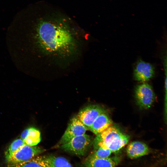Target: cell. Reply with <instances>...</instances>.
Listing matches in <instances>:
<instances>
[{"label": "cell", "mask_w": 167, "mask_h": 167, "mask_svg": "<svg viewBox=\"0 0 167 167\" xmlns=\"http://www.w3.org/2000/svg\"><path fill=\"white\" fill-rule=\"evenodd\" d=\"M130 137L112 126L96 135L94 140V148L100 147L108 149L112 152L117 151L128 142Z\"/></svg>", "instance_id": "obj_2"}, {"label": "cell", "mask_w": 167, "mask_h": 167, "mask_svg": "<svg viewBox=\"0 0 167 167\" xmlns=\"http://www.w3.org/2000/svg\"><path fill=\"white\" fill-rule=\"evenodd\" d=\"M87 130V127L77 116L73 117L59 142V144H64L75 137L85 134Z\"/></svg>", "instance_id": "obj_6"}, {"label": "cell", "mask_w": 167, "mask_h": 167, "mask_svg": "<svg viewBox=\"0 0 167 167\" xmlns=\"http://www.w3.org/2000/svg\"><path fill=\"white\" fill-rule=\"evenodd\" d=\"M84 165L87 167H114L116 164L110 158H99L89 156L84 162Z\"/></svg>", "instance_id": "obj_12"}, {"label": "cell", "mask_w": 167, "mask_h": 167, "mask_svg": "<svg viewBox=\"0 0 167 167\" xmlns=\"http://www.w3.org/2000/svg\"><path fill=\"white\" fill-rule=\"evenodd\" d=\"M45 149L36 146L25 144L16 150L7 162V166L15 167L18 164L29 161L34 157L43 153Z\"/></svg>", "instance_id": "obj_4"}, {"label": "cell", "mask_w": 167, "mask_h": 167, "mask_svg": "<svg viewBox=\"0 0 167 167\" xmlns=\"http://www.w3.org/2000/svg\"><path fill=\"white\" fill-rule=\"evenodd\" d=\"M25 144L24 141L21 138L13 141L5 152V156L6 162L10 160L13 154L16 150Z\"/></svg>", "instance_id": "obj_14"}, {"label": "cell", "mask_w": 167, "mask_h": 167, "mask_svg": "<svg viewBox=\"0 0 167 167\" xmlns=\"http://www.w3.org/2000/svg\"><path fill=\"white\" fill-rule=\"evenodd\" d=\"M105 112V110L100 106L90 105L81 109L77 117L89 130L95 119L99 115Z\"/></svg>", "instance_id": "obj_7"}, {"label": "cell", "mask_w": 167, "mask_h": 167, "mask_svg": "<svg viewBox=\"0 0 167 167\" xmlns=\"http://www.w3.org/2000/svg\"><path fill=\"white\" fill-rule=\"evenodd\" d=\"M95 150L90 156L96 158H105L108 157L111 154L112 151L108 149H104L98 147L94 148Z\"/></svg>", "instance_id": "obj_15"}, {"label": "cell", "mask_w": 167, "mask_h": 167, "mask_svg": "<svg viewBox=\"0 0 167 167\" xmlns=\"http://www.w3.org/2000/svg\"><path fill=\"white\" fill-rule=\"evenodd\" d=\"M154 74V68L151 64L142 60L136 63L134 70V76L135 80L145 82L153 77Z\"/></svg>", "instance_id": "obj_8"}, {"label": "cell", "mask_w": 167, "mask_h": 167, "mask_svg": "<svg viewBox=\"0 0 167 167\" xmlns=\"http://www.w3.org/2000/svg\"><path fill=\"white\" fill-rule=\"evenodd\" d=\"M112 124L111 119L108 115L105 112L99 115L95 119L89 130L96 135L112 126Z\"/></svg>", "instance_id": "obj_10"}, {"label": "cell", "mask_w": 167, "mask_h": 167, "mask_svg": "<svg viewBox=\"0 0 167 167\" xmlns=\"http://www.w3.org/2000/svg\"><path fill=\"white\" fill-rule=\"evenodd\" d=\"M149 149L145 143L139 141L130 143L126 149L127 156L132 159H136L147 155L149 152Z\"/></svg>", "instance_id": "obj_9"}, {"label": "cell", "mask_w": 167, "mask_h": 167, "mask_svg": "<svg viewBox=\"0 0 167 167\" xmlns=\"http://www.w3.org/2000/svg\"><path fill=\"white\" fill-rule=\"evenodd\" d=\"M135 96L138 105L144 109L149 108L155 99L152 87L150 84L145 82L138 85L135 87Z\"/></svg>", "instance_id": "obj_5"}, {"label": "cell", "mask_w": 167, "mask_h": 167, "mask_svg": "<svg viewBox=\"0 0 167 167\" xmlns=\"http://www.w3.org/2000/svg\"><path fill=\"white\" fill-rule=\"evenodd\" d=\"M46 167H72L68 161L62 157L53 155L44 156Z\"/></svg>", "instance_id": "obj_13"}, {"label": "cell", "mask_w": 167, "mask_h": 167, "mask_svg": "<svg viewBox=\"0 0 167 167\" xmlns=\"http://www.w3.org/2000/svg\"><path fill=\"white\" fill-rule=\"evenodd\" d=\"M78 28L68 17L38 2L16 14L6 36L12 50L23 64L36 51L60 55L71 53L77 44Z\"/></svg>", "instance_id": "obj_1"}, {"label": "cell", "mask_w": 167, "mask_h": 167, "mask_svg": "<svg viewBox=\"0 0 167 167\" xmlns=\"http://www.w3.org/2000/svg\"><path fill=\"white\" fill-rule=\"evenodd\" d=\"M21 139L25 144L30 146H35L41 141L39 131L34 127H30L25 130L22 133Z\"/></svg>", "instance_id": "obj_11"}, {"label": "cell", "mask_w": 167, "mask_h": 167, "mask_svg": "<svg viewBox=\"0 0 167 167\" xmlns=\"http://www.w3.org/2000/svg\"><path fill=\"white\" fill-rule=\"evenodd\" d=\"M92 142L89 135L83 134L77 136L61 145V148L65 151L78 156H83L87 152Z\"/></svg>", "instance_id": "obj_3"}]
</instances>
